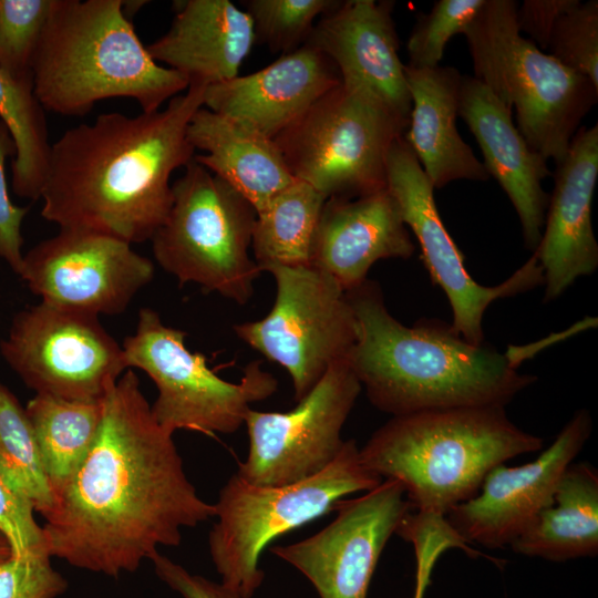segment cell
<instances>
[{
    "mask_svg": "<svg viewBox=\"0 0 598 598\" xmlns=\"http://www.w3.org/2000/svg\"><path fill=\"white\" fill-rule=\"evenodd\" d=\"M402 484L382 480L355 498L339 501L334 519L297 543L270 553L298 569L320 598H367L380 556L413 508Z\"/></svg>",
    "mask_w": 598,
    "mask_h": 598,
    "instance_id": "cell-16",
    "label": "cell"
},
{
    "mask_svg": "<svg viewBox=\"0 0 598 598\" xmlns=\"http://www.w3.org/2000/svg\"><path fill=\"white\" fill-rule=\"evenodd\" d=\"M411 544L416 560L413 598H424L434 566L439 557L450 549L451 545L443 534L435 530H422L415 534L411 539Z\"/></svg>",
    "mask_w": 598,
    "mask_h": 598,
    "instance_id": "cell-40",
    "label": "cell"
},
{
    "mask_svg": "<svg viewBox=\"0 0 598 598\" xmlns=\"http://www.w3.org/2000/svg\"><path fill=\"white\" fill-rule=\"evenodd\" d=\"M485 0H439L426 14H419L409 37V63L414 69L440 65L452 37L464 32L484 6Z\"/></svg>",
    "mask_w": 598,
    "mask_h": 598,
    "instance_id": "cell-33",
    "label": "cell"
},
{
    "mask_svg": "<svg viewBox=\"0 0 598 598\" xmlns=\"http://www.w3.org/2000/svg\"><path fill=\"white\" fill-rule=\"evenodd\" d=\"M513 551L550 561L598 554V472L587 462L571 463L543 509L511 543Z\"/></svg>",
    "mask_w": 598,
    "mask_h": 598,
    "instance_id": "cell-26",
    "label": "cell"
},
{
    "mask_svg": "<svg viewBox=\"0 0 598 598\" xmlns=\"http://www.w3.org/2000/svg\"><path fill=\"white\" fill-rule=\"evenodd\" d=\"M172 192L168 216L151 239L155 260L181 286L194 282L245 305L261 272L249 255L255 208L195 158Z\"/></svg>",
    "mask_w": 598,
    "mask_h": 598,
    "instance_id": "cell-8",
    "label": "cell"
},
{
    "mask_svg": "<svg viewBox=\"0 0 598 598\" xmlns=\"http://www.w3.org/2000/svg\"><path fill=\"white\" fill-rule=\"evenodd\" d=\"M167 32L146 47L155 62L189 83H221L236 78L255 44L251 19L229 0L175 1Z\"/></svg>",
    "mask_w": 598,
    "mask_h": 598,
    "instance_id": "cell-23",
    "label": "cell"
},
{
    "mask_svg": "<svg viewBox=\"0 0 598 598\" xmlns=\"http://www.w3.org/2000/svg\"><path fill=\"white\" fill-rule=\"evenodd\" d=\"M251 19L255 43L265 44L281 55L302 47L311 31L339 0H246Z\"/></svg>",
    "mask_w": 598,
    "mask_h": 598,
    "instance_id": "cell-31",
    "label": "cell"
},
{
    "mask_svg": "<svg viewBox=\"0 0 598 598\" xmlns=\"http://www.w3.org/2000/svg\"><path fill=\"white\" fill-rule=\"evenodd\" d=\"M357 321L347 362L371 404L392 416L458 406H506L537 378L507 355L473 344L451 323L421 319L411 327L386 309L378 282L346 291Z\"/></svg>",
    "mask_w": 598,
    "mask_h": 598,
    "instance_id": "cell-3",
    "label": "cell"
},
{
    "mask_svg": "<svg viewBox=\"0 0 598 598\" xmlns=\"http://www.w3.org/2000/svg\"><path fill=\"white\" fill-rule=\"evenodd\" d=\"M592 432L588 410L580 409L535 461L508 467L499 464L485 476L481 493L445 515L468 543L502 548L516 539L545 508L566 471Z\"/></svg>",
    "mask_w": 598,
    "mask_h": 598,
    "instance_id": "cell-17",
    "label": "cell"
},
{
    "mask_svg": "<svg viewBox=\"0 0 598 598\" xmlns=\"http://www.w3.org/2000/svg\"><path fill=\"white\" fill-rule=\"evenodd\" d=\"M10 156H16L14 141L0 120V257L19 274L23 259L21 225L29 207L16 206L10 199L6 177V162Z\"/></svg>",
    "mask_w": 598,
    "mask_h": 598,
    "instance_id": "cell-36",
    "label": "cell"
},
{
    "mask_svg": "<svg viewBox=\"0 0 598 598\" xmlns=\"http://www.w3.org/2000/svg\"><path fill=\"white\" fill-rule=\"evenodd\" d=\"M187 138L195 151L205 152L195 161L241 194L256 213L296 179L274 140L204 106L190 118Z\"/></svg>",
    "mask_w": 598,
    "mask_h": 598,
    "instance_id": "cell-25",
    "label": "cell"
},
{
    "mask_svg": "<svg viewBox=\"0 0 598 598\" xmlns=\"http://www.w3.org/2000/svg\"><path fill=\"white\" fill-rule=\"evenodd\" d=\"M347 360L334 363L288 412L250 409L249 450L237 474L258 486H282L323 471L340 453L342 427L361 392Z\"/></svg>",
    "mask_w": 598,
    "mask_h": 598,
    "instance_id": "cell-13",
    "label": "cell"
},
{
    "mask_svg": "<svg viewBox=\"0 0 598 598\" xmlns=\"http://www.w3.org/2000/svg\"><path fill=\"white\" fill-rule=\"evenodd\" d=\"M53 0H0V69L32 80L33 56Z\"/></svg>",
    "mask_w": 598,
    "mask_h": 598,
    "instance_id": "cell-32",
    "label": "cell"
},
{
    "mask_svg": "<svg viewBox=\"0 0 598 598\" xmlns=\"http://www.w3.org/2000/svg\"><path fill=\"white\" fill-rule=\"evenodd\" d=\"M12 555L11 546L9 540L0 530V560L8 558Z\"/></svg>",
    "mask_w": 598,
    "mask_h": 598,
    "instance_id": "cell-41",
    "label": "cell"
},
{
    "mask_svg": "<svg viewBox=\"0 0 598 598\" xmlns=\"http://www.w3.org/2000/svg\"><path fill=\"white\" fill-rule=\"evenodd\" d=\"M214 516L128 369L103 398L94 442L55 493L42 532L50 557L116 577Z\"/></svg>",
    "mask_w": 598,
    "mask_h": 598,
    "instance_id": "cell-1",
    "label": "cell"
},
{
    "mask_svg": "<svg viewBox=\"0 0 598 598\" xmlns=\"http://www.w3.org/2000/svg\"><path fill=\"white\" fill-rule=\"evenodd\" d=\"M517 7L514 0H485L464 30L474 78L515 110L517 130L528 145L559 164L596 104L598 86L524 38Z\"/></svg>",
    "mask_w": 598,
    "mask_h": 598,
    "instance_id": "cell-6",
    "label": "cell"
},
{
    "mask_svg": "<svg viewBox=\"0 0 598 598\" xmlns=\"http://www.w3.org/2000/svg\"><path fill=\"white\" fill-rule=\"evenodd\" d=\"M409 123L363 87L340 83L274 141L293 178L327 198L386 188L389 151Z\"/></svg>",
    "mask_w": 598,
    "mask_h": 598,
    "instance_id": "cell-9",
    "label": "cell"
},
{
    "mask_svg": "<svg viewBox=\"0 0 598 598\" xmlns=\"http://www.w3.org/2000/svg\"><path fill=\"white\" fill-rule=\"evenodd\" d=\"M18 275L43 302L114 316L153 279L154 265L124 240L60 229L23 255Z\"/></svg>",
    "mask_w": 598,
    "mask_h": 598,
    "instance_id": "cell-15",
    "label": "cell"
},
{
    "mask_svg": "<svg viewBox=\"0 0 598 598\" xmlns=\"http://www.w3.org/2000/svg\"><path fill=\"white\" fill-rule=\"evenodd\" d=\"M122 0H53L33 61L34 94L44 109L83 116L103 100L127 97L152 113L189 80L148 54Z\"/></svg>",
    "mask_w": 598,
    "mask_h": 598,
    "instance_id": "cell-4",
    "label": "cell"
},
{
    "mask_svg": "<svg viewBox=\"0 0 598 598\" xmlns=\"http://www.w3.org/2000/svg\"><path fill=\"white\" fill-rule=\"evenodd\" d=\"M326 200L311 185L295 179L256 213L251 250L261 272L270 266L310 264Z\"/></svg>",
    "mask_w": 598,
    "mask_h": 598,
    "instance_id": "cell-27",
    "label": "cell"
},
{
    "mask_svg": "<svg viewBox=\"0 0 598 598\" xmlns=\"http://www.w3.org/2000/svg\"><path fill=\"white\" fill-rule=\"evenodd\" d=\"M412 109L404 140L434 188L457 179L485 182L484 165L456 128L462 75L453 66L404 65Z\"/></svg>",
    "mask_w": 598,
    "mask_h": 598,
    "instance_id": "cell-24",
    "label": "cell"
},
{
    "mask_svg": "<svg viewBox=\"0 0 598 598\" xmlns=\"http://www.w3.org/2000/svg\"><path fill=\"white\" fill-rule=\"evenodd\" d=\"M505 406H458L392 416L359 448L363 465L399 481L413 508L446 515L507 460L542 450Z\"/></svg>",
    "mask_w": 598,
    "mask_h": 598,
    "instance_id": "cell-5",
    "label": "cell"
},
{
    "mask_svg": "<svg viewBox=\"0 0 598 598\" xmlns=\"http://www.w3.org/2000/svg\"><path fill=\"white\" fill-rule=\"evenodd\" d=\"M340 83L333 62L306 43L255 73L206 86L203 106L275 140Z\"/></svg>",
    "mask_w": 598,
    "mask_h": 598,
    "instance_id": "cell-20",
    "label": "cell"
},
{
    "mask_svg": "<svg viewBox=\"0 0 598 598\" xmlns=\"http://www.w3.org/2000/svg\"><path fill=\"white\" fill-rule=\"evenodd\" d=\"M185 337V331L165 326L156 311L142 308L134 333L123 341L128 369H141L157 388L151 405L154 419L171 434L235 433L251 404L277 391V379L260 361H251L239 382L223 380L207 367L203 353L187 349Z\"/></svg>",
    "mask_w": 598,
    "mask_h": 598,
    "instance_id": "cell-10",
    "label": "cell"
},
{
    "mask_svg": "<svg viewBox=\"0 0 598 598\" xmlns=\"http://www.w3.org/2000/svg\"><path fill=\"white\" fill-rule=\"evenodd\" d=\"M548 54L598 86V1H579L557 21Z\"/></svg>",
    "mask_w": 598,
    "mask_h": 598,
    "instance_id": "cell-34",
    "label": "cell"
},
{
    "mask_svg": "<svg viewBox=\"0 0 598 598\" xmlns=\"http://www.w3.org/2000/svg\"><path fill=\"white\" fill-rule=\"evenodd\" d=\"M598 177V125L580 127L563 162L546 210L542 239L533 252L544 274V302L559 298L579 277L598 267L591 203Z\"/></svg>",
    "mask_w": 598,
    "mask_h": 598,
    "instance_id": "cell-19",
    "label": "cell"
},
{
    "mask_svg": "<svg viewBox=\"0 0 598 598\" xmlns=\"http://www.w3.org/2000/svg\"><path fill=\"white\" fill-rule=\"evenodd\" d=\"M381 482L363 465L353 439L344 441L323 471L296 483L258 486L231 475L214 504L217 520L208 534L221 584L251 598L264 581L259 558L270 543L334 511L344 496L368 492Z\"/></svg>",
    "mask_w": 598,
    "mask_h": 598,
    "instance_id": "cell-7",
    "label": "cell"
},
{
    "mask_svg": "<svg viewBox=\"0 0 598 598\" xmlns=\"http://www.w3.org/2000/svg\"><path fill=\"white\" fill-rule=\"evenodd\" d=\"M512 114L485 84L462 75L458 116L478 143L488 176L497 181L516 210L524 246L534 252L549 203L542 183L551 172L547 159L528 145L514 125Z\"/></svg>",
    "mask_w": 598,
    "mask_h": 598,
    "instance_id": "cell-21",
    "label": "cell"
},
{
    "mask_svg": "<svg viewBox=\"0 0 598 598\" xmlns=\"http://www.w3.org/2000/svg\"><path fill=\"white\" fill-rule=\"evenodd\" d=\"M33 509L10 493L0 481V530L9 540L13 556L47 551L42 527Z\"/></svg>",
    "mask_w": 598,
    "mask_h": 598,
    "instance_id": "cell-37",
    "label": "cell"
},
{
    "mask_svg": "<svg viewBox=\"0 0 598 598\" xmlns=\"http://www.w3.org/2000/svg\"><path fill=\"white\" fill-rule=\"evenodd\" d=\"M0 481L33 512L47 515L54 493L25 408L0 383Z\"/></svg>",
    "mask_w": 598,
    "mask_h": 598,
    "instance_id": "cell-30",
    "label": "cell"
},
{
    "mask_svg": "<svg viewBox=\"0 0 598 598\" xmlns=\"http://www.w3.org/2000/svg\"><path fill=\"white\" fill-rule=\"evenodd\" d=\"M386 188L399 204L402 218L415 235L424 266L434 283L445 292L453 330L473 344L484 343L482 320L487 307L544 283L543 268L535 254L508 279L495 287L475 281L464 265V257L447 233L439 214L434 187L415 154L400 136L386 159Z\"/></svg>",
    "mask_w": 598,
    "mask_h": 598,
    "instance_id": "cell-14",
    "label": "cell"
},
{
    "mask_svg": "<svg viewBox=\"0 0 598 598\" xmlns=\"http://www.w3.org/2000/svg\"><path fill=\"white\" fill-rule=\"evenodd\" d=\"M50 559L40 551L0 560V598H55L62 594L66 580Z\"/></svg>",
    "mask_w": 598,
    "mask_h": 598,
    "instance_id": "cell-35",
    "label": "cell"
},
{
    "mask_svg": "<svg viewBox=\"0 0 598 598\" xmlns=\"http://www.w3.org/2000/svg\"><path fill=\"white\" fill-rule=\"evenodd\" d=\"M579 0H525L516 10V24L528 40L547 50L554 28L559 18Z\"/></svg>",
    "mask_w": 598,
    "mask_h": 598,
    "instance_id": "cell-38",
    "label": "cell"
},
{
    "mask_svg": "<svg viewBox=\"0 0 598 598\" xmlns=\"http://www.w3.org/2000/svg\"><path fill=\"white\" fill-rule=\"evenodd\" d=\"M151 561L156 575L184 598H243L221 582L190 574L159 551L151 558Z\"/></svg>",
    "mask_w": 598,
    "mask_h": 598,
    "instance_id": "cell-39",
    "label": "cell"
},
{
    "mask_svg": "<svg viewBox=\"0 0 598 598\" xmlns=\"http://www.w3.org/2000/svg\"><path fill=\"white\" fill-rule=\"evenodd\" d=\"M25 411L55 495L94 442L102 419V400L73 401L35 393Z\"/></svg>",
    "mask_w": 598,
    "mask_h": 598,
    "instance_id": "cell-28",
    "label": "cell"
},
{
    "mask_svg": "<svg viewBox=\"0 0 598 598\" xmlns=\"http://www.w3.org/2000/svg\"><path fill=\"white\" fill-rule=\"evenodd\" d=\"M415 250L398 202L388 188L355 197L327 198L310 264L349 291L380 259L410 258Z\"/></svg>",
    "mask_w": 598,
    "mask_h": 598,
    "instance_id": "cell-22",
    "label": "cell"
},
{
    "mask_svg": "<svg viewBox=\"0 0 598 598\" xmlns=\"http://www.w3.org/2000/svg\"><path fill=\"white\" fill-rule=\"evenodd\" d=\"M0 120L16 145L12 188L22 198H41L51 150L44 109L32 80L19 81L0 69Z\"/></svg>",
    "mask_w": 598,
    "mask_h": 598,
    "instance_id": "cell-29",
    "label": "cell"
},
{
    "mask_svg": "<svg viewBox=\"0 0 598 598\" xmlns=\"http://www.w3.org/2000/svg\"><path fill=\"white\" fill-rule=\"evenodd\" d=\"M0 352L35 393L73 401L103 400L128 368L97 316L43 301L13 317Z\"/></svg>",
    "mask_w": 598,
    "mask_h": 598,
    "instance_id": "cell-12",
    "label": "cell"
},
{
    "mask_svg": "<svg viewBox=\"0 0 598 598\" xmlns=\"http://www.w3.org/2000/svg\"><path fill=\"white\" fill-rule=\"evenodd\" d=\"M277 287L271 310L260 320L234 326L235 333L291 378L300 401L331 365L347 360L357 321L346 290L330 275L305 266H270Z\"/></svg>",
    "mask_w": 598,
    "mask_h": 598,
    "instance_id": "cell-11",
    "label": "cell"
},
{
    "mask_svg": "<svg viewBox=\"0 0 598 598\" xmlns=\"http://www.w3.org/2000/svg\"><path fill=\"white\" fill-rule=\"evenodd\" d=\"M393 8L389 0H339L318 19L306 43L333 62L341 83L365 89L409 123L412 101Z\"/></svg>",
    "mask_w": 598,
    "mask_h": 598,
    "instance_id": "cell-18",
    "label": "cell"
},
{
    "mask_svg": "<svg viewBox=\"0 0 598 598\" xmlns=\"http://www.w3.org/2000/svg\"><path fill=\"white\" fill-rule=\"evenodd\" d=\"M205 89L192 82L164 110L103 113L66 130L51 144L42 217L63 230L151 240L173 204L171 175L195 156L187 127Z\"/></svg>",
    "mask_w": 598,
    "mask_h": 598,
    "instance_id": "cell-2",
    "label": "cell"
}]
</instances>
